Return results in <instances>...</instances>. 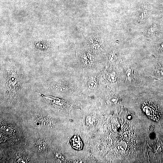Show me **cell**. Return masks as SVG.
<instances>
[{"label":"cell","mask_w":163,"mask_h":163,"mask_svg":"<svg viewBox=\"0 0 163 163\" xmlns=\"http://www.w3.org/2000/svg\"><path fill=\"white\" fill-rule=\"evenodd\" d=\"M41 96L45 98L48 103L59 110L61 109L67 110L69 107V103L66 101L52 96H45L43 95Z\"/></svg>","instance_id":"6da1fadb"},{"label":"cell","mask_w":163,"mask_h":163,"mask_svg":"<svg viewBox=\"0 0 163 163\" xmlns=\"http://www.w3.org/2000/svg\"><path fill=\"white\" fill-rule=\"evenodd\" d=\"M12 129L8 126H3L1 127V136L6 138L11 136L12 133Z\"/></svg>","instance_id":"7a4b0ae2"},{"label":"cell","mask_w":163,"mask_h":163,"mask_svg":"<svg viewBox=\"0 0 163 163\" xmlns=\"http://www.w3.org/2000/svg\"><path fill=\"white\" fill-rule=\"evenodd\" d=\"M97 82L95 79L93 78L91 79L88 82V87L91 89L96 88L97 86Z\"/></svg>","instance_id":"3957f363"},{"label":"cell","mask_w":163,"mask_h":163,"mask_svg":"<svg viewBox=\"0 0 163 163\" xmlns=\"http://www.w3.org/2000/svg\"><path fill=\"white\" fill-rule=\"evenodd\" d=\"M138 17L139 19H145L147 17V12L145 10H142L138 13Z\"/></svg>","instance_id":"277c9868"}]
</instances>
